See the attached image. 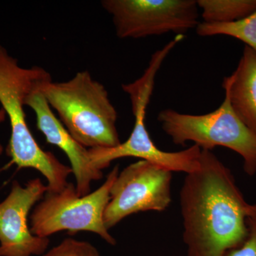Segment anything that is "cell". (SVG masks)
<instances>
[{"instance_id": "obj_1", "label": "cell", "mask_w": 256, "mask_h": 256, "mask_svg": "<svg viewBox=\"0 0 256 256\" xmlns=\"http://www.w3.org/2000/svg\"><path fill=\"white\" fill-rule=\"evenodd\" d=\"M183 240L188 256H224L247 238L256 204L246 201L230 170L212 151L202 150L198 169L180 191Z\"/></svg>"}, {"instance_id": "obj_2", "label": "cell", "mask_w": 256, "mask_h": 256, "mask_svg": "<svg viewBox=\"0 0 256 256\" xmlns=\"http://www.w3.org/2000/svg\"><path fill=\"white\" fill-rule=\"evenodd\" d=\"M52 80L50 74L40 66L23 68L0 45V104L10 118L11 137L8 154L18 168H32L46 178L48 192L56 193L66 186L70 166L44 150L30 131L24 106L28 96Z\"/></svg>"}, {"instance_id": "obj_3", "label": "cell", "mask_w": 256, "mask_h": 256, "mask_svg": "<svg viewBox=\"0 0 256 256\" xmlns=\"http://www.w3.org/2000/svg\"><path fill=\"white\" fill-rule=\"evenodd\" d=\"M40 92L69 134L82 146L94 149L120 144L117 110L106 87L88 70L78 72L67 82L50 80Z\"/></svg>"}, {"instance_id": "obj_4", "label": "cell", "mask_w": 256, "mask_h": 256, "mask_svg": "<svg viewBox=\"0 0 256 256\" xmlns=\"http://www.w3.org/2000/svg\"><path fill=\"white\" fill-rule=\"evenodd\" d=\"M171 47L164 46L152 56L149 66L140 78L130 84H124L122 90L129 96L134 116V128L124 142L111 148L88 149L92 164L97 169H106L114 160L124 158H140L160 165L172 172L186 174L194 172L200 166L201 148L194 144L184 150L165 152L158 148L146 130V109L154 90L156 75L170 52Z\"/></svg>"}, {"instance_id": "obj_5", "label": "cell", "mask_w": 256, "mask_h": 256, "mask_svg": "<svg viewBox=\"0 0 256 256\" xmlns=\"http://www.w3.org/2000/svg\"><path fill=\"white\" fill-rule=\"evenodd\" d=\"M162 129L178 146L193 142L203 150L216 146L228 148L244 160V170L249 176L256 174V134L239 118L225 90L224 102L208 114H191L172 109L160 111Z\"/></svg>"}, {"instance_id": "obj_6", "label": "cell", "mask_w": 256, "mask_h": 256, "mask_svg": "<svg viewBox=\"0 0 256 256\" xmlns=\"http://www.w3.org/2000/svg\"><path fill=\"white\" fill-rule=\"evenodd\" d=\"M118 174L119 166L116 165L100 188L85 196H79L75 185L70 182L60 192H46L32 212V233L48 238L64 230L70 234L92 232L108 244L116 245V239L106 228L104 217L110 200L111 188Z\"/></svg>"}, {"instance_id": "obj_7", "label": "cell", "mask_w": 256, "mask_h": 256, "mask_svg": "<svg viewBox=\"0 0 256 256\" xmlns=\"http://www.w3.org/2000/svg\"><path fill=\"white\" fill-rule=\"evenodd\" d=\"M101 5L120 38L184 35L200 23L195 0H102Z\"/></svg>"}, {"instance_id": "obj_8", "label": "cell", "mask_w": 256, "mask_h": 256, "mask_svg": "<svg viewBox=\"0 0 256 256\" xmlns=\"http://www.w3.org/2000/svg\"><path fill=\"white\" fill-rule=\"evenodd\" d=\"M172 172L140 160L119 172L110 190V200L104 213L108 229L139 212H163L172 202Z\"/></svg>"}, {"instance_id": "obj_9", "label": "cell", "mask_w": 256, "mask_h": 256, "mask_svg": "<svg viewBox=\"0 0 256 256\" xmlns=\"http://www.w3.org/2000/svg\"><path fill=\"white\" fill-rule=\"evenodd\" d=\"M48 190L40 178L25 186L13 182L11 192L0 203V256H41L50 245V238L36 236L28 225L33 206Z\"/></svg>"}, {"instance_id": "obj_10", "label": "cell", "mask_w": 256, "mask_h": 256, "mask_svg": "<svg viewBox=\"0 0 256 256\" xmlns=\"http://www.w3.org/2000/svg\"><path fill=\"white\" fill-rule=\"evenodd\" d=\"M26 106L36 114V127L46 138V142L58 146L68 158L75 176L77 194L82 196L90 193L92 182L102 178L104 173L92 164L89 150L69 134L56 117L40 90H35L28 96Z\"/></svg>"}, {"instance_id": "obj_11", "label": "cell", "mask_w": 256, "mask_h": 256, "mask_svg": "<svg viewBox=\"0 0 256 256\" xmlns=\"http://www.w3.org/2000/svg\"><path fill=\"white\" fill-rule=\"evenodd\" d=\"M236 114L256 134V52L246 46L238 66L223 80Z\"/></svg>"}, {"instance_id": "obj_12", "label": "cell", "mask_w": 256, "mask_h": 256, "mask_svg": "<svg viewBox=\"0 0 256 256\" xmlns=\"http://www.w3.org/2000/svg\"><path fill=\"white\" fill-rule=\"evenodd\" d=\"M196 4L206 23L232 22L256 10V0H198Z\"/></svg>"}, {"instance_id": "obj_13", "label": "cell", "mask_w": 256, "mask_h": 256, "mask_svg": "<svg viewBox=\"0 0 256 256\" xmlns=\"http://www.w3.org/2000/svg\"><path fill=\"white\" fill-rule=\"evenodd\" d=\"M197 34L207 37L224 35L237 38L256 52V10L252 14L228 23L200 22Z\"/></svg>"}, {"instance_id": "obj_14", "label": "cell", "mask_w": 256, "mask_h": 256, "mask_svg": "<svg viewBox=\"0 0 256 256\" xmlns=\"http://www.w3.org/2000/svg\"><path fill=\"white\" fill-rule=\"evenodd\" d=\"M42 256H100V254L89 242L67 238Z\"/></svg>"}, {"instance_id": "obj_15", "label": "cell", "mask_w": 256, "mask_h": 256, "mask_svg": "<svg viewBox=\"0 0 256 256\" xmlns=\"http://www.w3.org/2000/svg\"><path fill=\"white\" fill-rule=\"evenodd\" d=\"M247 238L240 246L229 250L224 256H256V216L247 220Z\"/></svg>"}, {"instance_id": "obj_16", "label": "cell", "mask_w": 256, "mask_h": 256, "mask_svg": "<svg viewBox=\"0 0 256 256\" xmlns=\"http://www.w3.org/2000/svg\"><path fill=\"white\" fill-rule=\"evenodd\" d=\"M6 118V112H5L4 109L2 108H0V124H2L3 122H4ZM3 151H4V148H3V146L0 144V156L2 154Z\"/></svg>"}]
</instances>
